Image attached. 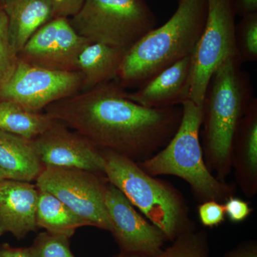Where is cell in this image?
Returning <instances> with one entry per match:
<instances>
[{
  "label": "cell",
  "mask_w": 257,
  "mask_h": 257,
  "mask_svg": "<svg viewBox=\"0 0 257 257\" xmlns=\"http://www.w3.org/2000/svg\"><path fill=\"white\" fill-rule=\"evenodd\" d=\"M88 42L74 30L68 18H56L33 34L18 57L45 68L77 71L79 54Z\"/></svg>",
  "instance_id": "11"
},
{
  "label": "cell",
  "mask_w": 257,
  "mask_h": 257,
  "mask_svg": "<svg viewBox=\"0 0 257 257\" xmlns=\"http://www.w3.org/2000/svg\"><path fill=\"white\" fill-rule=\"evenodd\" d=\"M33 144L43 166L104 174L101 149L76 132H71L60 121L55 120L45 133L33 140Z\"/></svg>",
  "instance_id": "12"
},
{
  "label": "cell",
  "mask_w": 257,
  "mask_h": 257,
  "mask_svg": "<svg viewBox=\"0 0 257 257\" xmlns=\"http://www.w3.org/2000/svg\"><path fill=\"white\" fill-rule=\"evenodd\" d=\"M236 15L244 16L257 13V0H234Z\"/></svg>",
  "instance_id": "30"
},
{
  "label": "cell",
  "mask_w": 257,
  "mask_h": 257,
  "mask_svg": "<svg viewBox=\"0 0 257 257\" xmlns=\"http://www.w3.org/2000/svg\"><path fill=\"white\" fill-rule=\"evenodd\" d=\"M126 51L101 42H88L77 60V71L83 77L81 92L116 80Z\"/></svg>",
  "instance_id": "17"
},
{
  "label": "cell",
  "mask_w": 257,
  "mask_h": 257,
  "mask_svg": "<svg viewBox=\"0 0 257 257\" xmlns=\"http://www.w3.org/2000/svg\"><path fill=\"white\" fill-rule=\"evenodd\" d=\"M77 71L55 70L19 59L13 73L0 87V99L14 101L34 112L66 99L82 89Z\"/></svg>",
  "instance_id": "9"
},
{
  "label": "cell",
  "mask_w": 257,
  "mask_h": 257,
  "mask_svg": "<svg viewBox=\"0 0 257 257\" xmlns=\"http://www.w3.org/2000/svg\"><path fill=\"white\" fill-rule=\"evenodd\" d=\"M42 168L33 140L0 128V170L5 178L35 182Z\"/></svg>",
  "instance_id": "18"
},
{
  "label": "cell",
  "mask_w": 257,
  "mask_h": 257,
  "mask_svg": "<svg viewBox=\"0 0 257 257\" xmlns=\"http://www.w3.org/2000/svg\"><path fill=\"white\" fill-rule=\"evenodd\" d=\"M39 191L37 184L30 182L8 179L0 182V236L10 233L21 240L39 229Z\"/></svg>",
  "instance_id": "13"
},
{
  "label": "cell",
  "mask_w": 257,
  "mask_h": 257,
  "mask_svg": "<svg viewBox=\"0 0 257 257\" xmlns=\"http://www.w3.org/2000/svg\"><path fill=\"white\" fill-rule=\"evenodd\" d=\"M105 205L109 231L121 252L145 257H156L162 250L167 237L155 224L137 211L121 191L108 182Z\"/></svg>",
  "instance_id": "10"
},
{
  "label": "cell",
  "mask_w": 257,
  "mask_h": 257,
  "mask_svg": "<svg viewBox=\"0 0 257 257\" xmlns=\"http://www.w3.org/2000/svg\"><path fill=\"white\" fill-rule=\"evenodd\" d=\"M36 184L58 198L89 226L109 231L105 205L108 181L99 172L43 166Z\"/></svg>",
  "instance_id": "8"
},
{
  "label": "cell",
  "mask_w": 257,
  "mask_h": 257,
  "mask_svg": "<svg viewBox=\"0 0 257 257\" xmlns=\"http://www.w3.org/2000/svg\"><path fill=\"white\" fill-rule=\"evenodd\" d=\"M30 249L33 257H75L69 247V238L47 231L37 235Z\"/></svg>",
  "instance_id": "23"
},
{
  "label": "cell",
  "mask_w": 257,
  "mask_h": 257,
  "mask_svg": "<svg viewBox=\"0 0 257 257\" xmlns=\"http://www.w3.org/2000/svg\"><path fill=\"white\" fill-rule=\"evenodd\" d=\"M191 68L190 56L164 69L136 92H127L128 99L152 109L182 106L189 100Z\"/></svg>",
  "instance_id": "14"
},
{
  "label": "cell",
  "mask_w": 257,
  "mask_h": 257,
  "mask_svg": "<svg viewBox=\"0 0 257 257\" xmlns=\"http://www.w3.org/2000/svg\"><path fill=\"white\" fill-rule=\"evenodd\" d=\"M223 257H257V242L253 240L243 241Z\"/></svg>",
  "instance_id": "28"
},
{
  "label": "cell",
  "mask_w": 257,
  "mask_h": 257,
  "mask_svg": "<svg viewBox=\"0 0 257 257\" xmlns=\"http://www.w3.org/2000/svg\"><path fill=\"white\" fill-rule=\"evenodd\" d=\"M5 0H0V2H1L2 4H3V3H4Z\"/></svg>",
  "instance_id": "33"
},
{
  "label": "cell",
  "mask_w": 257,
  "mask_h": 257,
  "mask_svg": "<svg viewBox=\"0 0 257 257\" xmlns=\"http://www.w3.org/2000/svg\"><path fill=\"white\" fill-rule=\"evenodd\" d=\"M0 257H33L30 247H13L9 243H0Z\"/></svg>",
  "instance_id": "29"
},
{
  "label": "cell",
  "mask_w": 257,
  "mask_h": 257,
  "mask_svg": "<svg viewBox=\"0 0 257 257\" xmlns=\"http://www.w3.org/2000/svg\"><path fill=\"white\" fill-rule=\"evenodd\" d=\"M36 211L38 228L47 232L67 236L70 239L76 230L89 226L85 220L76 214L58 198L44 189H39Z\"/></svg>",
  "instance_id": "19"
},
{
  "label": "cell",
  "mask_w": 257,
  "mask_h": 257,
  "mask_svg": "<svg viewBox=\"0 0 257 257\" xmlns=\"http://www.w3.org/2000/svg\"><path fill=\"white\" fill-rule=\"evenodd\" d=\"M55 121L46 113L28 111L14 101L0 99V128L8 133L33 140Z\"/></svg>",
  "instance_id": "20"
},
{
  "label": "cell",
  "mask_w": 257,
  "mask_h": 257,
  "mask_svg": "<svg viewBox=\"0 0 257 257\" xmlns=\"http://www.w3.org/2000/svg\"><path fill=\"white\" fill-rule=\"evenodd\" d=\"M12 46L18 55L37 30L55 18L52 0H5Z\"/></svg>",
  "instance_id": "16"
},
{
  "label": "cell",
  "mask_w": 257,
  "mask_h": 257,
  "mask_svg": "<svg viewBox=\"0 0 257 257\" xmlns=\"http://www.w3.org/2000/svg\"><path fill=\"white\" fill-rule=\"evenodd\" d=\"M104 175L135 207L164 233L167 240L195 229L187 202L172 184L148 175L138 162L116 152L101 150Z\"/></svg>",
  "instance_id": "5"
},
{
  "label": "cell",
  "mask_w": 257,
  "mask_h": 257,
  "mask_svg": "<svg viewBox=\"0 0 257 257\" xmlns=\"http://www.w3.org/2000/svg\"><path fill=\"white\" fill-rule=\"evenodd\" d=\"M198 215L202 225L206 227L219 226L226 217L224 203L207 201L198 206Z\"/></svg>",
  "instance_id": "25"
},
{
  "label": "cell",
  "mask_w": 257,
  "mask_h": 257,
  "mask_svg": "<svg viewBox=\"0 0 257 257\" xmlns=\"http://www.w3.org/2000/svg\"><path fill=\"white\" fill-rule=\"evenodd\" d=\"M205 26L191 56L189 100L202 105L213 74L225 60L237 57L234 0H207Z\"/></svg>",
  "instance_id": "7"
},
{
  "label": "cell",
  "mask_w": 257,
  "mask_h": 257,
  "mask_svg": "<svg viewBox=\"0 0 257 257\" xmlns=\"http://www.w3.org/2000/svg\"><path fill=\"white\" fill-rule=\"evenodd\" d=\"M113 257H145V256H140V255H137V254H133V253L121 252V251H120V253H118V254L115 255V256H114Z\"/></svg>",
  "instance_id": "31"
},
{
  "label": "cell",
  "mask_w": 257,
  "mask_h": 257,
  "mask_svg": "<svg viewBox=\"0 0 257 257\" xmlns=\"http://www.w3.org/2000/svg\"><path fill=\"white\" fill-rule=\"evenodd\" d=\"M85 0H52L55 18H72L82 6Z\"/></svg>",
  "instance_id": "27"
},
{
  "label": "cell",
  "mask_w": 257,
  "mask_h": 257,
  "mask_svg": "<svg viewBox=\"0 0 257 257\" xmlns=\"http://www.w3.org/2000/svg\"><path fill=\"white\" fill-rule=\"evenodd\" d=\"M224 205L226 216L233 223L242 222L252 212V209L248 202L234 196H231L226 199Z\"/></svg>",
  "instance_id": "26"
},
{
  "label": "cell",
  "mask_w": 257,
  "mask_h": 257,
  "mask_svg": "<svg viewBox=\"0 0 257 257\" xmlns=\"http://www.w3.org/2000/svg\"><path fill=\"white\" fill-rule=\"evenodd\" d=\"M182 121L169 143L154 156L138 162L148 175H173L189 184L196 201L224 203L234 196L235 188L219 180L206 165L200 142L202 105L184 101Z\"/></svg>",
  "instance_id": "4"
},
{
  "label": "cell",
  "mask_w": 257,
  "mask_h": 257,
  "mask_svg": "<svg viewBox=\"0 0 257 257\" xmlns=\"http://www.w3.org/2000/svg\"><path fill=\"white\" fill-rule=\"evenodd\" d=\"M18 60L10 42L8 17L0 9V87L13 73Z\"/></svg>",
  "instance_id": "24"
},
{
  "label": "cell",
  "mask_w": 257,
  "mask_h": 257,
  "mask_svg": "<svg viewBox=\"0 0 257 257\" xmlns=\"http://www.w3.org/2000/svg\"><path fill=\"white\" fill-rule=\"evenodd\" d=\"M237 57L225 60L210 79L203 101V155L211 173L226 182L231 147L240 121L254 96L251 79Z\"/></svg>",
  "instance_id": "2"
},
{
  "label": "cell",
  "mask_w": 257,
  "mask_h": 257,
  "mask_svg": "<svg viewBox=\"0 0 257 257\" xmlns=\"http://www.w3.org/2000/svg\"><path fill=\"white\" fill-rule=\"evenodd\" d=\"M5 179L6 178H5V175H3V172H2V171L0 170V182H1V181H3V179Z\"/></svg>",
  "instance_id": "32"
},
{
  "label": "cell",
  "mask_w": 257,
  "mask_h": 257,
  "mask_svg": "<svg viewBox=\"0 0 257 257\" xmlns=\"http://www.w3.org/2000/svg\"><path fill=\"white\" fill-rule=\"evenodd\" d=\"M156 257H209L207 232L194 229L184 233Z\"/></svg>",
  "instance_id": "21"
},
{
  "label": "cell",
  "mask_w": 257,
  "mask_h": 257,
  "mask_svg": "<svg viewBox=\"0 0 257 257\" xmlns=\"http://www.w3.org/2000/svg\"><path fill=\"white\" fill-rule=\"evenodd\" d=\"M69 21L89 41L128 50L157 20L146 0H85Z\"/></svg>",
  "instance_id": "6"
},
{
  "label": "cell",
  "mask_w": 257,
  "mask_h": 257,
  "mask_svg": "<svg viewBox=\"0 0 257 257\" xmlns=\"http://www.w3.org/2000/svg\"><path fill=\"white\" fill-rule=\"evenodd\" d=\"M207 0H178L175 13L126 51L116 81L123 88H140L162 70L190 57L207 16Z\"/></svg>",
  "instance_id": "3"
},
{
  "label": "cell",
  "mask_w": 257,
  "mask_h": 257,
  "mask_svg": "<svg viewBox=\"0 0 257 257\" xmlns=\"http://www.w3.org/2000/svg\"><path fill=\"white\" fill-rule=\"evenodd\" d=\"M231 169L246 197L257 194V99L253 98L240 121L231 147Z\"/></svg>",
  "instance_id": "15"
},
{
  "label": "cell",
  "mask_w": 257,
  "mask_h": 257,
  "mask_svg": "<svg viewBox=\"0 0 257 257\" xmlns=\"http://www.w3.org/2000/svg\"><path fill=\"white\" fill-rule=\"evenodd\" d=\"M236 53L241 63L257 60V13L242 16L235 28Z\"/></svg>",
  "instance_id": "22"
},
{
  "label": "cell",
  "mask_w": 257,
  "mask_h": 257,
  "mask_svg": "<svg viewBox=\"0 0 257 257\" xmlns=\"http://www.w3.org/2000/svg\"><path fill=\"white\" fill-rule=\"evenodd\" d=\"M45 110L98 148L136 162L162 150L175 135L183 115L182 106L152 109L140 105L128 99L116 80L56 101Z\"/></svg>",
  "instance_id": "1"
}]
</instances>
